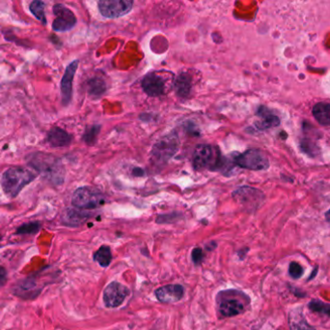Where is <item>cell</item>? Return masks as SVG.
<instances>
[{
	"mask_svg": "<svg viewBox=\"0 0 330 330\" xmlns=\"http://www.w3.org/2000/svg\"><path fill=\"white\" fill-rule=\"evenodd\" d=\"M35 178L36 174L33 171L23 167H15L3 174L1 185L7 196L15 198Z\"/></svg>",
	"mask_w": 330,
	"mask_h": 330,
	"instance_id": "6da1fadb",
	"label": "cell"
},
{
	"mask_svg": "<svg viewBox=\"0 0 330 330\" xmlns=\"http://www.w3.org/2000/svg\"><path fill=\"white\" fill-rule=\"evenodd\" d=\"M30 165L54 184H62L65 171L61 162L49 154L37 153L31 157Z\"/></svg>",
	"mask_w": 330,
	"mask_h": 330,
	"instance_id": "7a4b0ae2",
	"label": "cell"
},
{
	"mask_svg": "<svg viewBox=\"0 0 330 330\" xmlns=\"http://www.w3.org/2000/svg\"><path fill=\"white\" fill-rule=\"evenodd\" d=\"M179 148L180 140L177 134H168L163 138H159L154 144L152 149V159L156 164H164L179 151Z\"/></svg>",
	"mask_w": 330,
	"mask_h": 330,
	"instance_id": "3957f363",
	"label": "cell"
},
{
	"mask_svg": "<svg viewBox=\"0 0 330 330\" xmlns=\"http://www.w3.org/2000/svg\"><path fill=\"white\" fill-rule=\"evenodd\" d=\"M72 203L80 209H95L105 205L106 200L103 194L92 187H80L76 190Z\"/></svg>",
	"mask_w": 330,
	"mask_h": 330,
	"instance_id": "277c9868",
	"label": "cell"
},
{
	"mask_svg": "<svg viewBox=\"0 0 330 330\" xmlns=\"http://www.w3.org/2000/svg\"><path fill=\"white\" fill-rule=\"evenodd\" d=\"M193 166L196 170H216L220 165V156L218 150L210 144H199L192 156Z\"/></svg>",
	"mask_w": 330,
	"mask_h": 330,
	"instance_id": "5b68a950",
	"label": "cell"
},
{
	"mask_svg": "<svg viewBox=\"0 0 330 330\" xmlns=\"http://www.w3.org/2000/svg\"><path fill=\"white\" fill-rule=\"evenodd\" d=\"M235 163L239 168L251 171H264L269 167V162L264 152L259 149H248L235 158Z\"/></svg>",
	"mask_w": 330,
	"mask_h": 330,
	"instance_id": "8992f818",
	"label": "cell"
},
{
	"mask_svg": "<svg viewBox=\"0 0 330 330\" xmlns=\"http://www.w3.org/2000/svg\"><path fill=\"white\" fill-rule=\"evenodd\" d=\"M98 6L102 16L107 19H116L129 14L133 2L131 0H101Z\"/></svg>",
	"mask_w": 330,
	"mask_h": 330,
	"instance_id": "52a82bcc",
	"label": "cell"
},
{
	"mask_svg": "<svg viewBox=\"0 0 330 330\" xmlns=\"http://www.w3.org/2000/svg\"><path fill=\"white\" fill-rule=\"evenodd\" d=\"M233 198L242 207L256 209L264 201V194L248 186H243L233 193Z\"/></svg>",
	"mask_w": 330,
	"mask_h": 330,
	"instance_id": "ba28073f",
	"label": "cell"
},
{
	"mask_svg": "<svg viewBox=\"0 0 330 330\" xmlns=\"http://www.w3.org/2000/svg\"><path fill=\"white\" fill-rule=\"evenodd\" d=\"M53 14L56 17L53 23V30L55 31H68L74 28L77 24V18L75 14L63 4L54 5Z\"/></svg>",
	"mask_w": 330,
	"mask_h": 330,
	"instance_id": "9c48e42d",
	"label": "cell"
},
{
	"mask_svg": "<svg viewBox=\"0 0 330 330\" xmlns=\"http://www.w3.org/2000/svg\"><path fill=\"white\" fill-rule=\"evenodd\" d=\"M129 289L120 283H111L104 291V301L108 308L121 306L129 295Z\"/></svg>",
	"mask_w": 330,
	"mask_h": 330,
	"instance_id": "30bf717a",
	"label": "cell"
},
{
	"mask_svg": "<svg viewBox=\"0 0 330 330\" xmlns=\"http://www.w3.org/2000/svg\"><path fill=\"white\" fill-rule=\"evenodd\" d=\"M79 67V61L75 60L71 64L67 66L66 71L61 81V96H62V103L64 106H68L72 100V93H73V82L77 70Z\"/></svg>",
	"mask_w": 330,
	"mask_h": 330,
	"instance_id": "8fae6325",
	"label": "cell"
},
{
	"mask_svg": "<svg viewBox=\"0 0 330 330\" xmlns=\"http://www.w3.org/2000/svg\"><path fill=\"white\" fill-rule=\"evenodd\" d=\"M141 86L146 94L149 96H160L164 93L165 83L161 77L156 73H150L142 80Z\"/></svg>",
	"mask_w": 330,
	"mask_h": 330,
	"instance_id": "7c38bea8",
	"label": "cell"
},
{
	"mask_svg": "<svg viewBox=\"0 0 330 330\" xmlns=\"http://www.w3.org/2000/svg\"><path fill=\"white\" fill-rule=\"evenodd\" d=\"M185 289L181 285H167L156 290V296L160 302L174 303L181 300Z\"/></svg>",
	"mask_w": 330,
	"mask_h": 330,
	"instance_id": "4fadbf2b",
	"label": "cell"
},
{
	"mask_svg": "<svg viewBox=\"0 0 330 330\" xmlns=\"http://www.w3.org/2000/svg\"><path fill=\"white\" fill-rule=\"evenodd\" d=\"M48 141L53 147H64L71 143L72 137L65 130L59 127H53L48 134Z\"/></svg>",
	"mask_w": 330,
	"mask_h": 330,
	"instance_id": "5bb4252c",
	"label": "cell"
},
{
	"mask_svg": "<svg viewBox=\"0 0 330 330\" xmlns=\"http://www.w3.org/2000/svg\"><path fill=\"white\" fill-rule=\"evenodd\" d=\"M257 113L261 118V120L256 123V127L259 130H265L272 127H276L280 123V120L277 116L271 113L270 110H267L264 107L259 108Z\"/></svg>",
	"mask_w": 330,
	"mask_h": 330,
	"instance_id": "9a60e30c",
	"label": "cell"
},
{
	"mask_svg": "<svg viewBox=\"0 0 330 330\" xmlns=\"http://www.w3.org/2000/svg\"><path fill=\"white\" fill-rule=\"evenodd\" d=\"M244 310L243 304L238 299H225L219 305V311L222 316L230 317V316H238L242 313Z\"/></svg>",
	"mask_w": 330,
	"mask_h": 330,
	"instance_id": "2e32d148",
	"label": "cell"
},
{
	"mask_svg": "<svg viewBox=\"0 0 330 330\" xmlns=\"http://www.w3.org/2000/svg\"><path fill=\"white\" fill-rule=\"evenodd\" d=\"M191 77L186 73H182L181 75H179L174 83V87L177 94L183 98L188 97L191 90Z\"/></svg>",
	"mask_w": 330,
	"mask_h": 330,
	"instance_id": "e0dca14e",
	"label": "cell"
},
{
	"mask_svg": "<svg viewBox=\"0 0 330 330\" xmlns=\"http://www.w3.org/2000/svg\"><path fill=\"white\" fill-rule=\"evenodd\" d=\"M313 115L318 123L323 126L330 125V105L327 103H317L313 108Z\"/></svg>",
	"mask_w": 330,
	"mask_h": 330,
	"instance_id": "ac0fdd59",
	"label": "cell"
},
{
	"mask_svg": "<svg viewBox=\"0 0 330 330\" xmlns=\"http://www.w3.org/2000/svg\"><path fill=\"white\" fill-rule=\"evenodd\" d=\"M87 90L88 95L93 99L100 98L106 91V82L101 78H93L88 82Z\"/></svg>",
	"mask_w": 330,
	"mask_h": 330,
	"instance_id": "d6986e66",
	"label": "cell"
},
{
	"mask_svg": "<svg viewBox=\"0 0 330 330\" xmlns=\"http://www.w3.org/2000/svg\"><path fill=\"white\" fill-rule=\"evenodd\" d=\"M89 217V214L85 211L77 209H68L64 213L63 220L68 225H80Z\"/></svg>",
	"mask_w": 330,
	"mask_h": 330,
	"instance_id": "ffe728a7",
	"label": "cell"
},
{
	"mask_svg": "<svg viewBox=\"0 0 330 330\" xmlns=\"http://www.w3.org/2000/svg\"><path fill=\"white\" fill-rule=\"evenodd\" d=\"M94 259L103 267H107L112 260V254L110 248L108 246H102L94 254Z\"/></svg>",
	"mask_w": 330,
	"mask_h": 330,
	"instance_id": "44dd1931",
	"label": "cell"
},
{
	"mask_svg": "<svg viewBox=\"0 0 330 330\" xmlns=\"http://www.w3.org/2000/svg\"><path fill=\"white\" fill-rule=\"evenodd\" d=\"M45 3L36 0L31 2L29 9L31 11V13L36 17V19H38L42 24L46 25L47 24V18H46V13H45Z\"/></svg>",
	"mask_w": 330,
	"mask_h": 330,
	"instance_id": "7402d4cb",
	"label": "cell"
},
{
	"mask_svg": "<svg viewBox=\"0 0 330 330\" xmlns=\"http://www.w3.org/2000/svg\"><path fill=\"white\" fill-rule=\"evenodd\" d=\"M290 320L291 330H314L306 323L301 313H291Z\"/></svg>",
	"mask_w": 330,
	"mask_h": 330,
	"instance_id": "603a6c76",
	"label": "cell"
},
{
	"mask_svg": "<svg viewBox=\"0 0 330 330\" xmlns=\"http://www.w3.org/2000/svg\"><path fill=\"white\" fill-rule=\"evenodd\" d=\"M308 307L313 312L330 316V304L322 302L320 300H312L308 304Z\"/></svg>",
	"mask_w": 330,
	"mask_h": 330,
	"instance_id": "cb8c5ba5",
	"label": "cell"
},
{
	"mask_svg": "<svg viewBox=\"0 0 330 330\" xmlns=\"http://www.w3.org/2000/svg\"><path fill=\"white\" fill-rule=\"evenodd\" d=\"M100 128H101V126H99V125H93L87 128V130L83 136V139L87 144L92 145L96 142V138L100 132Z\"/></svg>",
	"mask_w": 330,
	"mask_h": 330,
	"instance_id": "d4e9b609",
	"label": "cell"
},
{
	"mask_svg": "<svg viewBox=\"0 0 330 330\" xmlns=\"http://www.w3.org/2000/svg\"><path fill=\"white\" fill-rule=\"evenodd\" d=\"M40 225L37 222H32V223H28V224H25L23 226H21L18 229V234H35L39 231Z\"/></svg>",
	"mask_w": 330,
	"mask_h": 330,
	"instance_id": "484cf974",
	"label": "cell"
},
{
	"mask_svg": "<svg viewBox=\"0 0 330 330\" xmlns=\"http://www.w3.org/2000/svg\"><path fill=\"white\" fill-rule=\"evenodd\" d=\"M289 273H290V275L293 279H298V278H300L302 276V274H303V268L296 261H292V262H290V263Z\"/></svg>",
	"mask_w": 330,
	"mask_h": 330,
	"instance_id": "4316f807",
	"label": "cell"
},
{
	"mask_svg": "<svg viewBox=\"0 0 330 330\" xmlns=\"http://www.w3.org/2000/svg\"><path fill=\"white\" fill-rule=\"evenodd\" d=\"M191 257H192V260H193V262L195 264H200L203 261V258H204V254H203L202 249L201 248H195L192 251Z\"/></svg>",
	"mask_w": 330,
	"mask_h": 330,
	"instance_id": "83f0119b",
	"label": "cell"
},
{
	"mask_svg": "<svg viewBox=\"0 0 330 330\" xmlns=\"http://www.w3.org/2000/svg\"><path fill=\"white\" fill-rule=\"evenodd\" d=\"M7 280V273H6V270L4 269V267H2L0 265V287H2L5 282Z\"/></svg>",
	"mask_w": 330,
	"mask_h": 330,
	"instance_id": "f1b7e54d",
	"label": "cell"
},
{
	"mask_svg": "<svg viewBox=\"0 0 330 330\" xmlns=\"http://www.w3.org/2000/svg\"><path fill=\"white\" fill-rule=\"evenodd\" d=\"M325 219L328 221L330 223V210H328V211L325 213Z\"/></svg>",
	"mask_w": 330,
	"mask_h": 330,
	"instance_id": "f546056e",
	"label": "cell"
},
{
	"mask_svg": "<svg viewBox=\"0 0 330 330\" xmlns=\"http://www.w3.org/2000/svg\"><path fill=\"white\" fill-rule=\"evenodd\" d=\"M0 240H1V237H0Z\"/></svg>",
	"mask_w": 330,
	"mask_h": 330,
	"instance_id": "4dcf8cb0",
	"label": "cell"
}]
</instances>
